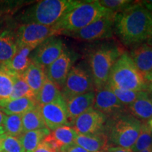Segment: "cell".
<instances>
[{"label": "cell", "mask_w": 152, "mask_h": 152, "mask_svg": "<svg viewBox=\"0 0 152 152\" xmlns=\"http://www.w3.org/2000/svg\"><path fill=\"white\" fill-rule=\"evenodd\" d=\"M114 30L125 45L140 44L152 37V14L140 2L116 13Z\"/></svg>", "instance_id": "obj_1"}, {"label": "cell", "mask_w": 152, "mask_h": 152, "mask_svg": "<svg viewBox=\"0 0 152 152\" xmlns=\"http://www.w3.org/2000/svg\"><path fill=\"white\" fill-rule=\"evenodd\" d=\"M80 2L76 0L40 1L26 9L20 16V20L23 24L53 26Z\"/></svg>", "instance_id": "obj_2"}, {"label": "cell", "mask_w": 152, "mask_h": 152, "mask_svg": "<svg viewBox=\"0 0 152 152\" xmlns=\"http://www.w3.org/2000/svg\"><path fill=\"white\" fill-rule=\"evenodd\" d=\"M111 13L113 12L102 7L98 1H81L53 27L58 34L66 35L86 27Z\"/></svg>", "instance_id": "obj_3"}, {"label": "cell", "mask_w": 152, "mask_h": 152, "mask_svg": "<svg viewBox=\"0 0 152 152\" xmlns=\"http://www.w3.org/2000/svg\"><path fill=\"white\" fill-rule=\"evenodd\" d=\"M107 85L119 90L148 91L147 82L126 52H123L114 64Z\"/></svg>", "instance_id": "obj_4"}, {"label": "cell", "mask_w": 152, "mask_h": 152, "mask_svg": "<svg viewBox=\"0 0 152 152\" xmlns=\"http://www.w3.org/2000/svg\"><path fill=\"white\" fill-rule=\"evenodd\" d=\"M123 53L117 47L103 45L89 54L90 74L96 90L107 85L112 68Z\"/></svg>", "instance_id": "obj_5"}, {"label": "cell", "mask_w": 152, "mask_h": 152, "mask_svg": "<svg viewBox=\"0 0 152 152\" xmlns=\"http://www.w3.org/2000/svg\"><path fill=\"white\" fill-rule=\"evenodd\" d=\"M141 127V121L130 114H119L112 116L109 121L107 137L116 147L130 149L140 134Z\"/></svg>", "instance_id": "obj_6"}, {"label": "cell", "mask_w": 152, "mask_h": 152, "mask_svg": "<svg viewBox=\"0 0 152 152\" xmlns=\"http://www.w3.org/2000/svg\"><path fill=\"white\" fill-rule=\"evenodd\" d=\"M58 35L53 26L40 24H23L18 28L16 33L17 46L28 47L35 49L49 38Z\"/></svg>", "instance_id": "obj_7"}, {"label": "cell", "mask_w": 152, "mask_h": 152, "mask_svg": "<svg viewBox=\"0 0 152 152\" xmlns=\"http://www.w3.org/2000/svg\"><path fill=\"white\" fill-rule=\"evenodd\" d=\"M94 83L90 73L79 66H73L62 87L64 99L93 91Z\"/></svg>", "instance_id": "obj_8"}, {"label": "cell", "mask_w": 152, "mask_h": 152, "mask_svg": "<svg viewBox=\"0 0 152 152\" xmlns=\"http://www.w3.org/2000/svg\"><path fill=\"white\" fill-rule=\"evenodd\" d=\"M115 15V13H111L86 27L66 35L83 41H93L111 37L114 30Z\"/></svg>", "instance_id": "obj_9"}, {"label": "cell", "mask_w": 152, "mask_h": 152, "mask_svg": "<svg viewBox=\"0 0 152 152\" xmlns=\"http://www.w3.org/2000/svg\"><path fill=\"white\" fill-rule=\"evenodd\" d=\"M47 128L50 131L69 125L65 99L61 96L54 102L45 105H37Z\"/></svg>", "instance_id": "obj_10"}, {"label": "cell", "mask_w": 152, "mask_h": 152, "mask_svg": "<svg viewBox=\"0 0 152 152\" xmlns=\"http://www.w3.org/2000/svg\"><path fill=\"white\" fill-rule=\"evenodd\" d=\"M65 49L61 39L52 37L34 49L30 55V59L46 68L61 56Z\"/></svg>", "instance_id": "obj_11"}, {"label": "cell", "mask_w": 152, "mask_h": 152, "mask_svg": "<svg viewBox=\"0 0 152 152\" xmlns=\"http://www.w3.org/2000/svg\"><path fill=\"white\" fill-rule=\"evenodd\" d=\"M107 118L102 112L91 108L76 118L73 128L78 134H92L101 132Z\"/></svg>", "instance_id": "obj_12"}, {"label": "cell", "mask_w": 152, "mask_h": 152, "mask_svg": "<svg viewBox=\"0 0 152 152\" xmlns=\"http://www.w3.org/2000/svg\"><path fill=\"white\" fill-rule=\"evenodd\" d=\"M93 108L102 112L106 116H115L125 113V106L120 102L108 85L97 90L95 94Z\"/></svg>", "instance_id": "obj_13"}, {"label": "cell", "mask_w": 152, "mask_h": 152, "mask_svg": "<svg viewBox=\"0 0 152 152\" xmlns=\"http://www.w3.org/2000/svg\"><path fill=\"white\" fill-rule=\"evenodd\" d=\"M73 54L65 49L56 60L45 68L47 77L62 88L68 73L73 68Z\"/></svg>", "instance_id": "obj_14"}, {"label": "cell", "mask_w": 152, "mask_h": 152, "mask_svg": "<svg viewBox=\"0 0 152 152\" xmlns=\"http://www.w3.org/2000/svg\"><path fill=\"white\" fill-rule=\"evenodd\" d=\"M130 56L148 83L152 76V45L140 43L132 49Z\"/></svg>", "instance_id": "obj_15"}, {"label": "cell", "mask_w": 152, "mask_h": 152, "mask_svg": "<svg viewBox=\"0 0 152 152\" xmlns=\"http://www.w3.org/2000/svg\"><path fill=\"white\" fill-rule=\"evenodd\" d=\"M95 94L96 92L93 90L65 99L70 125H73L76 118L94 106Z\"/></svg>", "instance_id": "obj_16"}, {"label": "cell", "mask_w": 152, "mask_h": 152, "mask_svg": "<svg viewBox=\"0 0 152 152\" xmlns=\"http://www.w3.org/2000/svg\"><path fill=\"white\" fill-rule=\"evenodd\" d=\"M33 50L28 47H18L14 56L9 61L0 64V67L11 76L21 75L32 61L30 55Z\"/></svg>", "instance_id": "obj_17"}, {"label": "cell", "mask_w": 152, "mask_h": 152, "mask_svg": "<svg viewBox=\"0 0 152 152\" xmlns=\"http://www.w3.org/2000/svg\"><path fill=\"white\" fill-rule=\"evenodd\" d=\"M109 139L104 133L92 134H78L75 143L89 152H106L109 149Z\"/></svg>", "instance_id": "obj_18"}, {"label": "cell", "mask_w": 152, "mask_h": 152, "mask_svg": "<svg viewBox=\"0 0 152 152\" xmlns=\"http://www.w3.org/2000/svg\"><path fill=\"white\" fill-rule=\"evenodd\" d=\"M21 77L36 96L47 78L45 68L37 63L31 61L30 66L21 75Z\"/></svg>", "instance_id": "obj_19"}, {"label": "cell", "mask_w": 152, "mask_h": 152, "mask_svg": "<svg viewBox=\"0 0 152 152\" xmlns=\"http://www.w3.org/2000/svg\"><path fill=\"white\" fill-rule=\"evenodd\" d=\"M17 50L16 34L7 30L0 33V64L10 61Z\"/></svg>", "instance_id": "obj_20"}, {"label": "cell", "mask_w": 152, "mask_h": 152, "mask_svg": "<svg viewBox=\"0 0 152 152\" xmlns=\"http://www.w3.org/2000/svg\"><path fill=\"white\" fill-rule=\"evenodd\" d=\"M130 115L138 120H149L152 116V99L147 92L127 106Z\"/></svg>", "instance_id": "obj_21"}, {"label": "cell", "mask_w": 152, "mask_h": 152, "mask_svg": "<svg viewBox=\"0 0 152 152\" xmlns=\"http://www.w3.org/2000/svg\"><path fill=\"white\" fill-rule=\"evenodd\" d=\"M50 132L48 128H43L23 132L18 137L25 151L34 152Z\"/></svg>", "instance_id": "obj_22"}, {"label": "cell", "mask_w": 152, "mask_h": 152, "mask_svg": "<svg viewBox=\"0 0 152 152\" xmlns=\"http://www.w3.org/2000/svg\"><path fill=\"white\" fill-rule=\"evenodd\" d=\"M61 96L60 87L47 77L40 90L36 95L35 101L37 105H45L52 103Z\"/></svg>", "instance_id": "obj_23"}, {"label": "cell", "mask_w": 152, "mask_h": 152, "mask_svg": "<svg viewBox=\"0 0 152 152\" xmlns=\"http://www.w3.org/2000/svg\"><path fill=\"white\" fill-rule=\"evenodd\" d=\"M37 106L35 99L23 97L17 99L11 100L3 107H0V110L6 115H23Z\"/></svg>", "instance_id": "obj_24"}, {"label": "cell", "mask_w": 152, "mask_h": 152, "mask_svg": "<svg viewBox=\"0 0 152 152\" xmlns=\"http://www.w3.org/2000/svg\"><path fill=\"white\" fill-rule=\"evenodd\" d=\"M23 132L47 128L37 105L22 115Z\"/></svg>", "instance_id": "obj_25"}, {"label": "cell", "mask_w": 152, "mask_h": 152, "mask_svg": "<svg viewBox=\"0 0 152 152\" xmlns=\"http://www.w3.org/2000/svg\"><path fill=\"white\" fill-rule=\"evenodd\" d=\"M49 134L58 143L61 150L64 147L75 143V138L77 135L73 127L69 125H64L56 128Z\"/></svg>", "instance_id": "obj_26"}, {"label": "cell", "mask_w": 152, "mask_h": 152, "mask_svg": "<svg viewBox=\"0 0 152 152\" xmlns=\"http://www.w3.org/2000/svg\"><path fill=\"white\" fill-rule=\"evenodd\" d=\"M13 77L0 67V107H3L10 101L13 90Z\"/></svg>", "instance_id": "obj_27"}, {"label": "cell", "mask_w": 152, "mask_h": 152, "mask_svg": "<svg viewBox=\"0 0 152 152\" xmlns=\"http://www.w3.org/2000/svg\"><path fill=\"white\" fill-rule=\"evenodd\" d=\"M12 77L14 80V85H13V90L11 95L10 101L23 97L35 99V94L26 83V81L23 79L21 75H14Z\"/></svg>", "instance_id": "obj_28"}, {"label": "cell", "mask_w": 152, "mask_h": 152, "mask_svg": "<svg viewBox=\"0 0 152 152\" xmlns=\"http://www.w3.org/2000/svg\"><path fill=\"white\" fill-rule=\"evenodd\" d=\"M5 134L19 137L23 133L22 124V115H7L2 125Z\"/></svg>", "instance_id": "obj_29"}, {"label": "cell", "mask_w": 152, "mask_h": 152, "mask_svg": "<svg viewBox=\"0 0 152 152\" xmlns=\"http://www.w3.org/2000/svg\"><path fill=\"white\" fill-rule=\"evenodd\" d=\"M152 146V132L147 123H142L141 130L135 143L131 147L132 152L143 151Z\"/></svg>", "instance_id": "obj_30"}, {"label": "cell", "mask_w": 152, "mask_h": 152, "mask_svg": "<svg viewBox=\"0 0 152 152\" xmlns=\"http://www.w3.org/2000/svg\"><path fill=\"white\" fill-rule=\"evenodd\" d=\"M109 88L113 91L114 94L117 96L120 102L124 104L125 106H128L134 101L140 98V96H143L149 91H140V92H136V91L131 90H119V89L110 87Z\"/></svg>", "instance_id": "obj_31"}, {"label": "cell", "mask_w": 152, "mask_h": 152, "mask_svg": "<svg viewBox=\"0 0 152 152\" xmlns=\"http://www.w3.org/2000/svg\"><path fill=\"white\" fill-rule=\"evenodd\" d=\"M1 149L4 152H26L18 137L3 134Z\"/></svg>", "instance_id": "obj_32"}, {"label": "cell", "mask_w": 152, "mask_h": 152, "mask_svg": "<svg viewBox=\"0 0 152 152\" xmlns=\"http://www.w3.org/2000/svg\"><path fill=\"white\" fill-rule=\"evenodd\" d=\"M98 2L104 8L115 14L123 11L133 4L130 0H100Z\"/></svg>", "instance_id": "obj_33"}, {"label": "cell", "mask_w": 152, "mask_h": 152, "mask_svg": "<svg viewBox=\"0 0 152 152\" xmlns=\"http://www.w3.org/2000/svg\"><path fill=\"white\" fill-rule=\"evenodd\" d=\"M61 148L49 134L34 152H60Z\"/></svg>", "instance_id": "obj_34"}, {"label": "cell", "mask_w": 152, "mask_h": 152, "mask_svg": "<svg viewBox=\"0 0 152 152\" xmlns=\"http://www.w3.org/2000/svg\"><path fill=\"white\" fill-rule=\"evenodd\" d=\"M61 151H64L65 152H89L75 143H73L71 145L68 146V147H64V149H62Z\"/></svg>", "instance_id": "obj_35"}, {"label": "cell", "mask_w": 152, "mask_h": 152, "mask_svg": "<svg viewBox=\"0 0 152 152\" xmlns=\"http://www.w3.org/2000/svg\"><path fill=\"white\" fill-rule=\"evenodd\" d=\"M106 152H132L130 149H125V148L120 147H111L108 149Z\"/></svg>", "instance_id": "obj_36"}, {"label": "cell", "mask_w": 152, "mask_h": 152, "mask_svg": "<svg viewBox=\"0 0 152 152\" xmlns=\"http://www.w3.org/2000/svg\"><path fill=\"white\" fill-rule=\"evenodd\" d=\"M141 2L152 14V1H142Z\"/></svg>", "instance_id": "obj_37"}, {"label": "cell", "mask_w": 152, "mask_h": 152, "mask_svg": "<svg viewBox=\"0 0 152 152\" xmlns=\"http://www.w3.org/2000/svg\"><path fill=\"white\" fill-rule=\"evenodd\" d=\"M6 115H7L0 110V126H1V125H3L4 121Z\"/></svg>", "instance_id": "obj_38"}, {"label": "cell", "mask_w": 152, "mask_h": 152, "mask_svg": "<svg viewBox=\"0 0 152 152\" xmlns=\"http://www.w3.org/2000/svg\"><path fill=\"white\" fill-rule=\"evenodd\" d=\"M148 91H152V76L151 79L148 82Z\"/></svg>", "instance_id": "obj_39"}, {"label": "cell", "mask_w": 152, "mask_h": 152, "mask_svg": "<svg viewBox=\"0 0 152 152\" xmlns=\"http://www.w3.org/2000/svg\"><path fill=\"white\" fill-rule=\"evenodd\" d=\"M147 123L148 126L149 127V128L151 129V130L152 132V116H151V118L149 119V121H148V122Z\"/></svg>", "instance_id": "obj_40"}, {"label": "cell", "mask_w": 152, "mask_h": 152, "mask_svg": "<svg viewBox=\"0 0 152 152\" xmlns=\"http://www.w3.org/2000/svg\"><path fill=\"white\" fill-rule=\"evenodd\" d=\"M5 134V130L4 129L2 125H1V126H0V136L3 135V134Z\"/></svg>", "instance_id": "obj_41"}, {"label": "cell", "mask_w": 152, "mask_h": 152, "mask_svg": "<svg viewBox=\"0 0 152 152\" xmlns=\"http://www.w3.org/2000/svg\"><path fill=\"white\" fill-rule=\"evenodd\" d=\"M139 152H152V146L149 148H147V149L143 150V151H139Z\"/></svg>", "instance_id": "obj_42"}, {"label": "cell", "mask_w": 152, "mask_h": 152, "mask_svg": "<svg viewBox=\"0 0 152 152\" xmlns=\"http://www.w3.org/2000/svg\"><path fill=\"white\" fill-rule=\"evenodd\" d=\"M2 139H3V135L0 136V152L2 151V149H1V143H2Z\"/></svg>", "instance_id": "obj_43"}, {"label": "cell", "mask_w": 152, "mask_h": 152, "mask_svg": "<svg viewBox=\"0 0 152 152\" xmlns=\"http://www.w3.org/2000/svg\"><path fill=\"white\" fill-rule=\"evenodd\" d=\"M60 152H65V151H61Z\"/></svg>", "instance_id": "obj_44"}, {"label": "cell", "mask_w": 152, "mask_h": 152, "mask_svg": "<svg viewBox=\"0 0 152 152\" xmlns=\"http://www.w3.org/2000/svg\"><path fill=\"white\" fill-rule=\"evenodd\" d=\"M1 152H4V151H1Z\"/></svg>", "instance_id": "obj_45"}]
</instances>
